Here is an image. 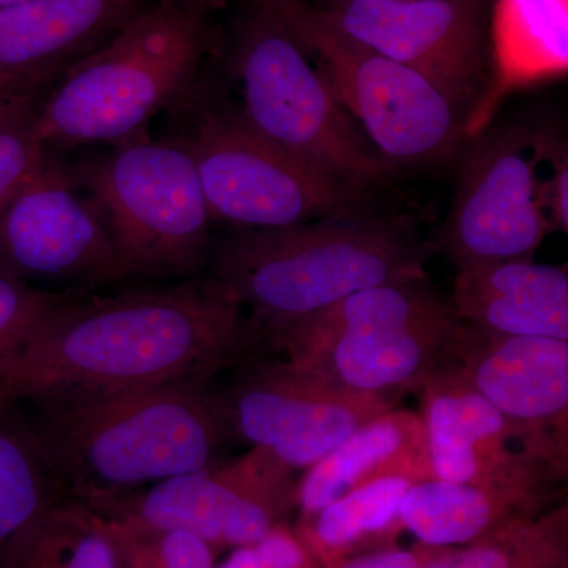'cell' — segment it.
I'll return each mask as SVG.
<instances>
[{
  "instance_id": "f546056e",
  "label": "cell",
  "mask_w": 568,
  "mask_h": 568,
  "mask_svg": "<svg viewBox=\"0 0 568 568\" xmlns=\"http://www.w3.org/2000/svg\"><path fill=\"white\" fill-rule=\"evenodd\" d=\"M142 532L151 538L156 558L163 568L216 567L215 560L219 552L203 538L185 530H142Z\"/></svg>"
},
{
  "instance_id": "3957f363",
  "label": "cell",
  "mask_w": 568,
  "mask_h": 568,
  "mask_svg": "<svg viewBox=\"0 0 568 568\" xmlns=\"http://www.w3.org/2000/svg\"><path fill=\"white\" fill-rule=\"evenodd\" d=\"M429 248L376 216H328L278 230H234L212 242L209 276L239 302L261 351L272 336L379 284L428 278Z\"/></svg>"
},
{
  "instance_id": "7c38bea8",
  "label": "cell",
  "mask_w": 568,
  "mask_h": 568,
  "mask_svg": "<svg viewBox=\"0 0 568 568\" xmlns=\"http://www.w3.org/2000/svg\"><path fill=\"white\" fill-rule=\"evenodd\" d=\"M549 126L504 125L477 134L463 162L444 244L457 268L534 260L551 233L540 200Z\"/></svg>"
},
{
  "instance_id": "e575fe53",
  "label": "cell",
  "mask_w": 568,
  "mask_h": 568,
  "mask_svg": "<svg viewBox=\"0 0 568 568\" xmlns=\"http://www.w3.org/2000/svg\"><path fill=\"white\" fill-rule=\"evenodd\" d=\"M306 2L320 3V2H324V0H306Z\"/></svg>"
},
{
  "instance_id": "1f68e13d",
  "label": "cell",
  "mask_w": 568,
  "mask_h": 568,
  "mask_svg": "<svg viewBox=\"0 0 568 568\" xmlns=\"http://www.w3.org/2000/svg\"><path fill=\"white\" fill-rule=\"evenodd\" d=\"M422 555L418 544L413 549L392 547L366 552L335 564L334 568H420Z\"/></svg>"
},
{
  "instance_id": "d6986e66",
  "label": "cell",
  "mask_w": 568,
  "mask_h": 568,
  "mask_svg": "<svg viewBox=\"0 0 568 568\" xmlns=\"http://www.w3.org/2000/svg\"><path fill=\"white\" fill-rule=\"evenodd\" d=\"M155 0H28L0 9V69H69Z\"/></svg>"
},
{
  "instance_id": "ba28073f",
  "label": "cell",
  "mask_w": 568,
  "mask_h": 568,
  "mask_svg": "<svg viewBox=\"0 0 568 568\" xmlns=\"http://www.w3.org/2000/svg\"><path fill=\"white\" fill-rule=\"evenodd\" d=\"M170 140L192 156L211 219L234 230H278L354 213L361 192L265 141L237 104L220 103L205 71L171 112Z\"/></svg>"
},
{
  "instance_id": "5bb4252c",
  "label": "cell",
  "mask_w": 568,
  "mask_h": 568,
  "mask_svg": "<svg viewBox=\"0 0 568 568\" xmlns=\"http://www.w3.org/2000/svg\"><path fill=\"white\" fill-rule=\"evenodd\" d=\"M489 2L324 0L313 6L351 39L432 82L467 121L489 81Z\"/></svg>"
},
{
  "instance_id": "cb8c5ba5",
  "label": "cell",
  "mask_w": 568,
  "mask_h": 568,
  "mask_svg": "<svg viewBox=\"0 0 568 568\" xmlns=\"http://www.w3.org/2000/svg\"><path fill=\"white\" fill-rule=\"evenodd\" d=\"M420 568H568L566 500L459 547L418 544Z\"/></svg>"
},
{
  "instance_id": "5b68a950",
  "label": "cell",
  "mask_w": 568,
  "mask_h": 568,
  "mask_svg": "<svg viewBox=\"0 0 568 568\" xmlns=\"http://www.w3.org/2000/svg\"><path fill=\"white\" fill-rule=\"evenodd\" d=\"M226 50L239 111L265 141L361 193L394 173L265 0H246Z\"/></svg>"
},
{
  "instance_id": "f1b7e54d",
  "label": "cell",
  "mask_w": 568,
  "mask_h": 568,
  "mask_svg": "<svg viewBox=\"0 0 568 568\" xmlns=\"http://www.w3.org/2000/svg\"><path fill=\"white\" fill-rule=\"evenodd\" d=\"M568 153L566 141L551 132L540 162V200L552 231L568 230Z\"/></svg>"
},
{
  "instance_id": "d4e9b609",
  "label": "cell",
  "mask_w": 568,
  "mask_h": 568,
  "mask_svg": "<svg viewBox=\"0 0 568 568\" xmlns=\"http://www.w3.org/2000/svg\"><path fill=\"white\" fill-rule=\"evenodd\" d=\"M3 568H121V562L104 518L65 499L29 530Z\"/></svg>"
},
{
  "instance_id": "7402d4cb",
  "label": "cell",
  "mask_w": 568,
  "mask_h": 568,
  "mask_svg": "<svg viewBox=\"0 0 568 568\" xmlns=\"http://www.w3.org/2000/svg\"><path fill=\"white\" fill-rule=\"evenodd\" d=\"M416 481L386 477L338 497L312 518L297 521V536L324 566L396 547L405 530L399 507Z\"/></svg>"
},
{
  "instance_id": "e0dca14e",
  "label": "cell",
  "mask_w": 568,
  "mask_h": 568,
  "mask_svg": "<svg viewBox=\"0 0 568 568\" xmlns=\"http://www.w3.org/2000/svg\"><path fill=\"white\" fill-rule=\"evenodd\" d=\"M489 81L467 118L466 138L485 132L510 93L568 71V0H495L488 18Z\"/></svg>"
},
{
  "instance_id": "52a82bcc",
  "label": "cell",
  "mask_w": 568,
  "mask_h": 568,
  "mask_svg": "<svg viewBox=\"0 0 568 568\" xmlns=\"http://www.w3.org/2000/svg\"><path fill=\"white\" fill-rule=\"evenodd\" d=\"M111 148L67 164L102 213L130 274L162 282L203 276L212 219L190 153L170 138Z\"/></svg>"
},
{
  "instance_id": "4316f807",
  "label": "cell",
  "mask_w": 568,
  "mask_h": 568,
  "mask_svg": "<svg viewBox=\"0 0 568 568\" xmlns=\"http://www.w3.org/2000/svg\"><path fill=\"white\" fill-rule=\"evenodd\" d=\"M77 293H50L0 268V364Z\"/></svg>"
},
{
  "instance_id": "ac0fdd59",
  "label": "cell",
  "mask_w": 568,
  "mask_h": 568,
  "mask_svg": "<svg viewBox=\"0 0 568 568\" xmlns=\"http://www.w3.org/2000/svg\"><path fill=\"white\" fill-rule=\"evenodd\" d=\"M450 301L459 320L474 327L568 342L566 268L534 260L459 268Z\"/></svg>"
},
{
  "instance_id": "4dcf8cb0",
  "label": "cell",
  "mask_w": 568,
  "mask_h": 568,
  "mask_svg": "<svg viewBox=\"0 0 568 568\" xmlns=\"http://www.w3.org/2000/svg\"><path fill=\"white\" fill-rule=\"evenodd\" d=\"M104 521L110 526L111 536L118 547L121 568H163L156 558L155 549H153L148 534L125 528V526L106 518Z\"/></svg>"
},
{
  "instance_id": "d6a6232c",
  "label": "cell",
  "mask_w": 568,
  "mask_h": 568,
  "mask_svg": "<svg viewBox=\"0 0 568 568\" xmlns=\"http://www.w3.org/2000/svg\"><path fill=\"white\" fill-rule=\"evenodd\" d=\"M61 67L37 70H7L0 69V95L3 93L29 91V89L50 88L63 71Z\"/></svg>"
},
{
  "instance_id": "83f0119b",
  "label": "cell",
  "mask_w": 568,
  "mask_h": 568,
  "mask_svg": "<svg viewBox=\"0 0 568 568\" xmlns=\"http://www.w3.org/2000/svg\"><path fill=\"white\" fill-rule=\"evenodd\" d=\"M215 568H334L324 566L286 523L248 547L235 548Z\"/></svg>"
},
{
  "instance_id": "484cf974",
  "label": "cell",
  "mask_w": 568,
  "mask_h": 568,
  "mask_svg": "<svg viewBox=\"0 0 568 568\" xmlns=\"http://www.w3.org/2000/svg\"><path fill=\"white\" fill-rule=\"evenodd\" d=\"M50 88L0 95V212L43 162L37 119Z\"/></svg>"
},
{
  "instance_id": "6da1fadb",
  "label": "cell",
  "mask_w": 568,
  "mask_h": 568,
  "mask_svg": "<svg viewBox=\"0 0 568 568\" xmlns=\"http://www.w3.org/2000/svg\"><path fill=\"white\" fill-rule=\"evenodd\" d=\"M257 353L263 351L244 306L209 275L73 294L0 364V402L58 388L212 383Z\"/></svg>"
},
{
  "instance_id": "8992f818",
  "label": "cell",
  "mask_w": 568,
  "mask_h": 568,
  "mask_svg": "<svg viewBox=\"0 0 568 568\" xmlns=\"http://www.w3.org/2000/svg\"><path fill=\"white\" fill-rule=\"evenodd\" d=\"M462 323L428 278L379 284L286 325L264 353L396 402L452 357Z\"/></svg>"
},
{
  "instance_id": "30bf717a",
  "label": "cell",
  "mask_w": 568,
  "mask_h": 568,
  "mask_svg": "<svg viewBox=\"0 0 568 568\" xmlns=\"http://www.w3.org/2000/svg\"><path fill=\"white\" fill-rule=\"evenodd\" d=\"M294 473L271 452L252 447L242 457L88 507L126 528L185 530L220 555L257 544L287 521L297 510Z\"/></svg>"
},
{
  "instance_id": "9a60e30c",
  "label": "cell",
  "mask_w": 568,
  "mask_h": 568,
  "mask_svg": "<svg viewBox=\"0 0 568 568\" xmlns=\"http://www.w3.org/2000/svg\"><path fill=\"white\" fill-rule=\"evenodd\" d=\"M418 392L437 480L562 491L567 474L536 454L517 426L474 390L454 358L437 366Z\"/></svg>"
},
{
  "instance_id": "603a6c76",
  "label": "cell",
  "mask_w": 568,
  "mask_h": 568,
  "mask_svg": "<svg viewBox=\"0 0 568 568\" xmlns=\"http://www.w3.org/2000/svg\"><path fill=\"white\" fill-rule=\"evenodd\" d=\"M65 499L20 406L0 402V568L41 517Z\"/></svg>"
},
{
  "instance_id": "2e32d148",
  "label": "cell",
  "mask_w": 568,
  "mask_h": 568,
  "mask_svg": "<svg viewBox=\"0 0 568 568\" xmlns=\"http://www.w3.org/2000/svg\"><path fill=\"white\" fill-rule=\"evenodd\" d=\"M452 358L536 454L568 473V342L462 323Z\"/></svg>"
},
{
  "instance_id": "44dd1931",
  "label": "cell",
  "mask_w": 568,
  "mask_h": 568,
  "mask_svg": "<svg viewBox=\"0 0 568 568\" xmlns=\"http://www.w3.org/2000/svg\"><path fill=\"white\" fill-rule=\"evenodd\" d=\"M562 493L507 485L417 481L399 507L403 528L429 547H459L560 503Z\"/></svg>"
},
{
  "instance_id": "8fae6325",
  "label": "cell",
  "mask_w": 568,
  "mask_h": 568,
  "mask_svg": "<svg viewBox=\"0 0 568 568\" xmlns=\"http://www.w3.org/2000/svg\"><path fill=\"white\" fill-rule=\"evenodd\" d=\"M0 268L50 293L91 294L134 280L99 207L48 149L0 212Z\"/></svg>"
},
{
  "instance_id": "9c48e42d",
  "label": "cell",
  "mask_w": 568,
  "mask_h": 568,
  "mask_svg": "<svg viewBox=\"0 0 568 568\" xmlns=\"http://www.w3.org/2000/svg\"><path fill=\"white\" fill-rule=\"evenodd\" d=\"M392 168L450 159L466 121L443 92L336 29L306 0H265Z\"/></svg>"
},
{
  "instance_id": "277c9868",
  "label": "cell",
  "mask_w": 568,
  "mask_h": 568,
  "mask_svg": "<svg viewBox=\"0 0 568 568\" xmlns=\"http://www.w3.org/2000/svg\"><path fill=\"white\" fill-rule=\"evenodd\" d=\"M220 0H155L44 95L37 134L48 151L145 136L192 93L219 44Z\"/></svg>"
},
{
  "instance_id": "7a4b0ae2",
  "label": "cell",
  "mask_w": 568,
  "mask_h": 568,
  "mask_svg": "<svg viewBox=\"0 0 568 568\" xmlns=\"http://www.w3.org/2000/svg\"><path fill=\"white\" fill-rule=\"evenodd\" d=\"M70 499L110 503L222 462L234 439L211 383L82 390L17 403Z\"/></svg>"
},
{
  "instance_id": "ffe728a7",
  "label": "cell",
  "mask_w": 568,
  "mask_h": 568,
  "mask_svg": "<svg viewBox=\"0 0 568 568\" xmlns=\"http://www.w3.org/2000/svg\"><path fill=\"white\" fill-rule=\"evenodd\" d=\"M386 477L432 480L424 420L388 410L368 422L305 470L298 480L297 521L312 518L338 497Z\"/></svg>"
},
{
  "instance_id": "4fadbf2b",
  "label": "cell",
  "mask_w": 568,
  "mask_h": 568,
  "mask_svg": "<svg viewBox=\"0 0 568 568\" xmlns=\"http://www.w3.org/2000/svg\"><path fill=\"white\" fill-rule=\"evenodd\" d=\"M222 392L234 439L264 448L291 469H308L358 428L395 409L287 358L250 355Z\"/></svg>"
},
{
  "instance_id": "836d02e7",
  "label": "cell",
  "mask_w": 568,
  "mask_h": 568,
  "mask_svg": "<svg viewBox=\"0 0 568 568\" xmlns=\"http://www.w3.org/2000/svg\"><path fill=\"white\" fill-rule=\"evenodd\" d=\"M28 2V0H0V9L3 7L17 6V3Z\"/></svg>"
}]
</instances>
